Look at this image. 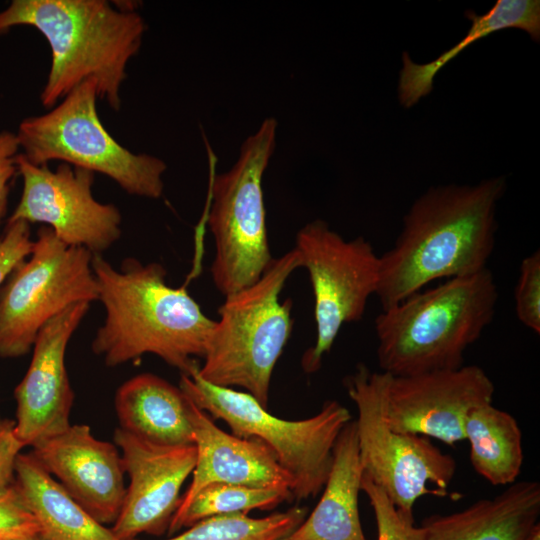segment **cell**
I'll return each mask as SVG.
<instances>
[{"mask_svg":"<svg viewBox=\"0 0 540 540\" xmlns=\"http://www.w3.org/2000/svg\"><path fill=\"white\" fill-rule=\"evenodd\" d=\"M16 165L23 190L7 223H44L67 245L93 254H101L120 238L119 209L93 196L95 173L67 163L51 170L47 164L30 163L21 153Z\"/></svg>","mask_w":540,"mask_h":540,"instance_id":"cell-12","label":"cell"},{"mask_svg":"<svg viewBox=\"0 0 540 540\" xmlns=\"http://www.w3.org/2000/svg\"><path fill=\"white\" fill-rule=\"evenodd\" d=\"M498 289L487 268L420 290L375 319L377 359L394 377L463 366L464 353L491 323Z\"/></svg>","mask_w":540,"mask_h":540,"instance_id":"cell-4","label":"cell"},{"mask_svg":"<svg viewBox=\"0 0 540 540\" xmlns=\"http://www.w3.org/2000/svg\"><path fill=\"white\" fill-rule=\"evenodd\" d=\"M277 121L265 118L241 145L234 165L211 185L207 222L215 243L211 276L225 297L257 281L272 260L263 175L276 146Z\"/></svg>","mask_w":540,"mask_h":540,"instance_id":"cell-8","label":"cell"},{"mask_svg":"<svg viewBox=\"0 0 540 540\" xmlns=\"http://www.w3.org/2000/svg\"><path fill=\"white\" fill-rule=\"evenodd\" d=\"M540 484L523 480L491 499L422 521V540H529L540 528Z\"/></svg>","mask_w":540,"mask_h":540,"instance_id":"cell-18","label":"cell"},{"mask_svg":"<svg viewBox=\"0 0 540 540\" xmlns=\"http://www.w3.org/2000/svg\"><path fill=\"white\" fill-rule=\"evenodd\" d=\"M464 433L475 472L492 485L513 484L524 458L522 433L514 416L492 403L483 404L466 417Z\"/></svg>","mask_w":540,"mask_h":540,"instance_id":"cell-23","label":"cell"},{"mask_svg":"<svg viewBox=\"0 0 540 540\" xmlns=\"http://www.w3.org/2000/svg\"><path fill=\"white\" fill-rule=\"evenodd\" d=\"M198 367L181 374L179 388L199 409L223 420L233 435L266 444L290 475L293 498L315 497L329 475L336 439L352 420L349 410L328 400L310 418L280 419L249 393L205 381L198 375Z\"/></svg>","mask_w":540,"mask_h":540,"instance_id":"cell-6","label":"cell"},{"mask_svg":"<svg viewBox=\"0 0 540 540\" xmlns=\"http://www.w3.org/2000/svg\"><path fill=\"white\" fill-rule=\"evenodd\" d=\"M301 262L292 249L274 258L253 284L225 296L198 375L221 387H240L268 406L274 367L293 328L290 299L280 302Z\"/></svg>","mask_w":540,"mask_h":540,"instance_id":"cell-5","label":"cell"},{"mask_svg":"<svg viewBox=\"0 0 540 540\" xmlns=\"http://www.w3.org/2000/svg\"><path fill=\"white\" fill-rule=\"evenodd\" d=\"M31 448L39 463L95 520L113 525L126 493L123 462L114 443L96 438L86 424H71Z\"/></svg>","mask_w":540,"mask_h":540,"instance_id":"cell-16","label":"cell"},{"mask_svg":"<svg viewBox=\"0 0 540 540\" xmlns=\"http://www.w3.org/2000/svg\"><path fill=\"white\" fill-rule=\"evenodd\" d=\"M392 375L360 363L344 380L357 409L356 433L363 475L400 510L413 513L415 502L431 494L449 495L456 473L453 457L427 437L392 429L387 420V392Z\"/></svg>","mask_w":540,"mask_h":540,"instance_id":"cell-9","label":"cell"},{"mask_svg":"<svg viewBox=\"0 0 540 540\" xmlns=\"http://www.w3.org/2000/svg\"><path fill=\"white\" fill-rule=\"evenodd\" d=\"M467 17L472 25L463 39L441 54L437 59L416 64L408 53H403V68L399 77V100L409 108L433 89V80L439 70L471 43L506 28L527 32L535 41L540 37L539 0H498L485 14L469 11Z\"/></svg>","mask_w":540,"mask_h":540,"instance_id":"cell-22","label":"cell"},{"mask_svg":"<svg viewBox=\"0 0 540 540\" xmlns=\"http://www.w3.org/2000/svg\"><path fill=\"white\" fill-rule=\"evenodd\" d=\"M361 490L367 495L373 508L378 540L423 539V528L415 526L413 513L398 509L384 491L363 474Z\"/></svg>","mask_w":540,"mask_h":540,"instance_id":"cell-26","label":"cell"},{"mask_svg":"<svg viewBox=\"0 0 540 540\" xmlns=\"http://www.w3.org/2000/svg\"><path fill=\"white\" fill-rule=\"evenodd\" d=\"M113 440L129 484L111 531L120 540L167 533L181 500V487L196 464L195 445H159L119 427Z\"/></svg>","mask_w":540,"mask_h":540,"instance_id":"cell-14","label":"cell"},{"mask_svg":"<svg viewBox=\"0 0 540 540\" xmlns=\"http://www.w3.org/2000/svg\"><path fill=\"white\" fill-rule=\"evenodd\" d=\"M23 448L15 432V421L0 417V487L14 482L16 460Z\"/></svg>","mask_w":540,"mask_h":540,"instance_id":"cell-30","label":"cell"},{"mask_svg":"<svg viewBox=\"0 0 540 540\" xmlns=\"http://www.w3.org/2000/svg\"><path fill=\"white\" fill-rule=\"evenodd\" d=\"M19 144L15 133L0 132V224L6 213L9 184L17 172Z\"/></svg>","mask_w":540,"mask_h":540,"instance_id":"cell-31","label":"cell"},{"mask_svg":"<svg viewBox=\"0 0 540 540\" xmlns=\"http://www.w3.org/2000/svg\"><path fill=\"white\" fill-rule=\"evenodd\" d=\"M529 540H540V528H538L530 537Z\"/></svg>","mask_w":540,"mask_h":540,"instance_id":"cell-33","label":"cell"},{"mask_svg":"<svg viewBox=\"0 0 540 540\" xmlns=\"http://www.w3.org/2000/svg\"><path fill=\"white\" fill-rule=\"evenodd\" d=\"M105 319L92 341V351L108 367L153 354L187 374L203 358L215 320L205 315L185 287L166 282L157 262L122 261L115 269L101 254H93Z\"/></svg>","mask_w":540,"mask_h":540,"instance_id":"cell-2","label":"cell"},{"mask_svg":"<svg viewBox=\"0 0 540 540\" xmlns=\"http://www.w3.org/2000/svg\"><path fill=\"white\" fill-rule=\"evenodd\" d=\"M363 474L356 423L339 433L320 501L308 518L283 540H367L359 515L358 498Z\"/></svg>","mask_w":540,"mask_h":540,"instance_id":"cell-20","label":"cell"},{"mask_svg":"<svg viewBox=\"0 0 540 540\" xmlns=\"http://www.w3.org/2000/svg\"><path fill=\"white\" fill-rule=\"evenodd\" d=\"M21 540H46L40 533Z\"/></svg>","mask_w":540,"mask_h":540,"instance_id":"cell-32","label":"cell"},{"mask_svg":"<svg viewBox=\"0 0 540 540\" xmlns=\"http://www.w3.org/2000/svg\"><path fill=\"white\" fill-rule=\"evenodd\" d=\"M33 244L29 223H7L5 234L0 238V287L12 271L30 255Z\"/></svg>","mask_w":540,"mask_h":540,"instance_id":"cell-29","label":"cell"},{"mask_svg":"<svg viewBox=\"0 0 540 540\" xmlns=\"http://www.w3.org/2000/svg\"><path fill=\"white\" fill-rule=\"evenodd\" d=\"M34 27L51 49V67L40 100L51 107L82 82L93 79L98 97L121 106L126 68L142 44L146 25L135 10L105 0H13L0 11V33Z\"/></svg>","mask_w":540,"mask_h":540,"instance_id":"cell-3","label":"cell"},{"mask_svg":"<svg viewBox=\"0 0 540 540\" xmlns=\"http://www.w3.org/2000/svg\"><path fill=\"white\" fill-rule=\"evenodd\" d=\"M291 491L279 488H259L216 483L201 489L171 520L167 534L217 515L248 514L253 509L271 510L292 499Z\"/></svg>","mask_w":540,"mask_h":540,"instance_id":"cell-24","label":"cell"},{"mask_svg":"<svg viewBox=\"0 0 540 540\" xmlns=\"http://www.w3.org/2000/svg\"><path fill=\"white\" fill-rule=\"evenodd\" d=\"M191 404L179 387L152 373L128 379L114 397L119 428L166 446L194 444Z\"/></svg>","mask_w":540,"mask_h":540,"instance_id":"cell-19","label":"cell"},{"mask_svg":"<svg viewBox=\"0 0 540 540\" xmlns=\"http://www.w3.org/2000/svg\"><path fill=\"white\" fill-rule=\"evenodd\" d=\"M495 386L477 365L391 377L387 420L392 429L437 439L449 446L465 440L464 424L478 406L492 403Z\"/></svg>","mask_w":540,"mask_h":540,"instance_id":"cell-13","label":"cell"},{"mask_svg":"<svg viewBox=\"0 0 540 540\" xmlns=\"http://www.w3.org/2000/svg\"><path fill=\"white\" fill-rule=\"evenodd\" d=\"M40 533L15 482L0 487V540H21Z\"/></svg>","mask_w":540,"mask_h":540,"instance_id":"cell-28","label":"cell"},{"mask_svg":"<svg viewBox=\"0 0 540 540\" xmlns=\"http://www.w3.org/2000/svg\"><path fill=\"white\" fill-rule=\"evenodd\" d=\"M190 415L197 451L196 464L192 481L181 496L176 512L184 509L201 489L210 484L224 483L291 491L290 475L266 444L258 439H244L226 433L193 402Z\"/></svg>","mask_w":540,"mask_h":540,"instance_id":"cell-17","label":"cell"},{"mask_svg":"<svg viewBox=\"0 0 540 540\" xmlns=\"http://www.w3.org/2000/svg\"><path fill=\"white\" fill-rule=\"evenodd\" d=\"M89 307L85 302L67 307L49 320L35 339L29 367L14 391L15 432L24 447H33L71 425L75 395L65 355Z\"/></svg>","mask_w":540,"mask_h":540,"instance_id":"cell-15","label":"cell"},{"mask_svg":"<svg viewBox=\"0 0 540 540\" xmlns=\"http://www.w3.org/2000/svg\"><path fill=\"white\" fill-rule=\"evenodd\" d=\"M502 177L430 188L411 206L394 245L380 255L376 296L388 309L441 278L487 268L495 247Z\"/></svg>","mask_w":540,"mask_h":540,"instance_id":"cell-1","label":"cell"},{"mask_svg":"<svg viewBox=\"0 0 540 540\" xmlns=\"http://www.w3.org/2000/svg\"><path fill=\"white\" fill-rule=\"evenodd\" d=\"M14 482L46 540H120L77 503L31 452L19 454Z\"/></svg>","mask_w":540,"mask_h":540,"instance_id":"cell-21","label":"cell"},{"mask_svg":"<svg viewBox=\"0 0 540 540\" xmlns=\"http://www.w3.org/2000/svg\"><path fill=\"white\" fill-rule=\"evenodd\" d=\"M306 514V507L296 506L262 518L242 513L211 516L164 540H283Z\"/></svg>","mask_w":540,"mask_h":540,"instance_id":"cell-25","label":"cell"},{"mask_svg":"<svg viewBox=\"0 0 540 540\" xmlns=\"http://www.w3.org/2000/svg\"><path fill=\"white\" fill-rule=\"evenodd\" d=\"M97 97V83L88 79L49 112L25 118L15 133L21 154L37 166L59 160L104 174L130 195L160 198L166 163L119 144L100 120Z\"/></svg>","mask_w":540,"mask_h":540,"instance_id":"cell-7","label":"cell"},{"mask_svg":"<svg viewBox=\"0 0 540 540\" xmlns=\"http://www.w3.org/2000/svg\"><path fill=\"white\" fill-rule=\"evenodd\" d=\"M293 249L308 272L314 295L316 339L301 359L310 374L320 369L342 326L363 317L378 288L380 256L363 237L347 241L320 219L298 231Z\"/></svg>","mask_w":540,"mask_h":540,"instance_id":"cell-11","label":"cell"},{"mask_svg":"<svg viewBox=\"0 0 540 540\" xmlns=\"http://www.w3.org/2000/svg\"><path fill=\"white\" fill-rule=\"evenodd\" d=\"M518 320L535 333H540V252L525 257L519 268L514 290Z\"/></svg>","mask_w":540,"mask_h":540,"instance_id":"cell-27","label":"cell"},{"mask_svg":"<svg viewBox=\"0 0 540 540\" xmlns=\"http://www.w3.org/2000/svg\"><path fill=\"white\" fill-rule=\"evenodd\" d=\"M93 253L61 241L48 226L38 230L30 255L0 289V357L32 350L42 327L76 303L98 301Z\"/></svg>","mask_w":540,"mask_h":540,"instance_id":"cell-10","label":"cell"}]
</instances>
